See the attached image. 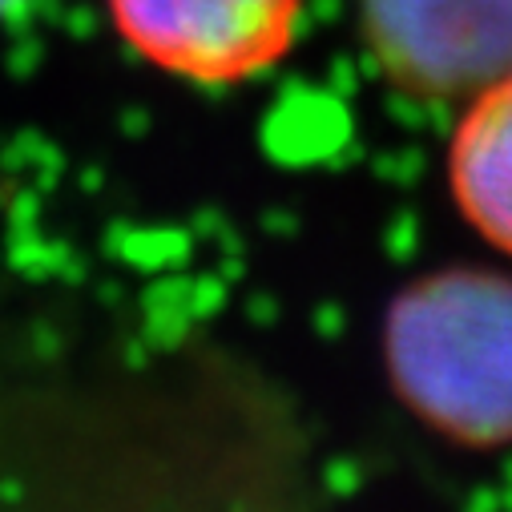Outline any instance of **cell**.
Returning a JSON list of instances; mask_svg holds the SVG:
<instances>
[{"label": "cell", "instance_id": "1", "mask_svg": "<svg viewBox=\"0 0 512 512\" xmlns=\"http://www.w3.org/2000/svg\"><path fill=\"white\" fill-rule=\"evenodd\" d=\"M383 363L416 420L452 444H512V275L452 267L412 283L383 323Z\"/></svg>", "mask_w": 512, "mask_h": 512}, {"label": "cell", "instance_id": "2", "mask_svg": "<svg viewBox=\"0 0 512 512\" xmlns=\"http://www.w3.org/2000/svg\"><path fill=\"white\" fill-rule=\"evenodd\" d=\"M379 73L420 101H468L512 69V0H359Z\"/></svg>", "mask_w": 512, "mask_h": 512}, {"label": "cell", "instance_id": "3", "mask_svg": "<svg viewBox=\"0 0 512 512\" xmlns=\"http://www.w3.org/2000/svg\"><path fill=\"white\" fill-rule=\"evenodd\" d=\"M113 29L150 65L194 85H238L295 41L303 0H105Z\"/></svg>", "mask_w": 512, "mask_h": 512}, {"label": "cell", "instance_id": "4", "mask_svg": "<svg viewBox=\"0 0 512 512\" xmlns=\"http://www.w3.org/2000/svg\"><path fill=\"white\" fill-rule=\"evenodd\" d=\"M448 186L468 226L512 254V69L468 97L448 150Z\"/></svg>", "mask_w": 512, "mask_h": 512}, {"label": "cell", "instance_id": "5", "mask_svg": "<svg viewBox=\"0 0 512 512\" xmlns=\"http://www.w3.org/2000/svg\"><path fill=\"white\" fill-rule=\"evenodd\" d=\"M9 5H13V0H0V13H5V9H9Z\"/></svg>", "mask_w": 512, "mask_h": 512}]
</instances>
